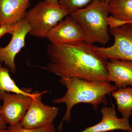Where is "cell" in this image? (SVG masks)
I'll use <instances>...</instances> for the list:
<instances>
[{"instance_id": "6da1fadb", "label": "cell", "mask_w": 132, "mask_h": 132, "mask_svg": "<svg viewBox=\"0 0 132 132\" xmlns=\"http://www.w3.org/2000/svg\"><path fill=\"white\" fill-rule=\"evenodd\" d=\"M47 53L50 60L47 69L61 78L108 82L107 60L92 44L85 42L61 45L50 43Z\"/></svg>"}, {"instance_id": "7a4b0ae2", "label": "cell", "mask_w": 132, "mask_h": 132, "mask_svg": "<svg viewBox=\"0 0 132 132\" xmlns=\"http://www.w3.org/2000/svg\"><path fill=\"white\" fill-rule=\"evenodd\" d=\"M60 82L67 88V92L63 97L52 101L54 104H65L67 107L65 113L58 128L60 130H61L64 121L70 122L71 110L75 105L80 103L90 104L97 111L99 105H107V95L118 88L109 82L92 81L77 78H61Z\"/></svg>"}, {"instance_id": "3957f363", "label": "cell", "mask_w": 132, "mask_h": 132, "mask_svg": "<svg viewBox=\"0 0 132 132\" xmlns=\"http://www.w3.org/2000/svg\"><path fill=\"white\" fill-rule=\"evenodd\" d=\"M109 13L108 3L102 0H93L86 6L70 15L81 28L86 42L104 45L110 39L107 21Z\"/></svg>"}, {"instance_id": "277c9868", "label": "cell", "mask_w": 132, "mask_h": 132, "mask_svg": "<svg viewBox=\"0 0 132 132\" xmlns=\"http://www.w3.org/2000/svg\"><path fill=\"white\" fill-rule=\"evenodd\" d=\"M68 15L60 4L40 2L27 12L25 19L30 27L29 34L36 38H47L50 30Z\"/></svg>"}, {"instance_id": "5b68a950", "label": "cell", "mask_w": 132, "mask_h": 132, "mask_svg": "<svg viewBox=\"0 0 132 132\" xmlns=\"http://www.w3.org/2000/svg\"><path fill=\"white\" fill-rule=\"evenodd\" d=\"M109 31L114 39L109 47L94 46L95 50L106 60H119L132 61V23L113 29Z\"/></svg>"}, {"instance_id": "8992f818", "label": "cell", "mask_w": 132, "mask_h": 132, "mask_svg": "<svg viewBox=\"0 0 132 132\" xmlns=\"http://www.w3.org/2000/svg\"><path fill=\"white\" fill-rule=\"evenodd\" d=\"M47 92L45 91L42 93H34L30 106L24 118L20 122L22 127L27 128H36L53 124L59 113V109L43 103L42 94Z\"/></svg>"}, {"instance_id": "52a82bcc", "label": "cell", "mask_w": 132, "mask_h": 132, "mask_svg": "<svg viewBox=\"0 0 132 132\" xmlns=\"http://www.w3.org/2000/svg\"><path fill=\"white\" fill-rule=\"evenodd\" d=\"M34 94V93L29 94L12 93L4 94L0 112L7 124L13 126L22 120L30 106Z\"/></svg>"}, {"instance_id": "ba28073f", "label": "cell", "mask_w": 132, "mask_h": 132, "mask_svg": "<svg viewBox=\"0 0 132 132\" xmlns=\"http://www.w3.org/2000/svg\"><path fill=\"white\" fill-rule=\"evenodd\" d=\"M30 30L26 19L21 20L10 34L12 36L9 43L5 47H0V62L4 63L13 74L16 72L15 57L25 46L26 37Z\"/></svg>"}, {"instance_id": "9c48e42d", "label": "cell", "mask_w": 132, "mask_h": 132, "mask_svg": "<svg viewBox=\"0 0 132 132\" xmlns=\"http://www.w3.org/2000/svg\"><path fill=\"white\" fill-rule=\"evenodd\" d=\"M46 38L54 45L75 44L86 40L81 28L70 15L53 28Z\"/></svg>"}, {"instance_id": "30bf717a", "label": "cell", "mask_w": 132, "mask_h": 132, "mask_svg": "<svg viewBox=\"0 0 132 132\" xmlns=\"http://www.w3.org/2000/svg\"><path fill=\"white\" fill-rule=\"evenodd\" d=\"M101 120L96 125L86 128L80 132H106L116 130L127 131L132 130L129 119L117 117L113 107L104 106L101 109Z\"/></svg>"}, {"instance_id": "8fae6325", "label": "cell", "mask_w": 132, "mask_h": 132, "mask_svg": "<svg viewBox=\"0 0 132 132\" xmlns=\"http://www.w3.org/2000/svg\"><path fill=\"white\" fill-rule=\"evenodd\" d=\"M30 0H0V26L11 25L26 18Z\"/></svg>"}, {"instance_id": "7c38bea8", "label": "cell", "mask_w": 132, "mask_h": 132, "mask_svg": "<svg viewBox=\"0 0 132 132\" xmlns=\"http://www.w3.org/2000/svg\"><path fill=\"white\" fill-rule=\"evenodd\" d=\"M108 82H113L118 88L132 87V61L110 60L106 63Z\"/></svg>"}, {"instance_id": "4fadbf2b", "label": "cell", "mask_w": 132, "mask_h": 132, "mask_svg": "<svg viewBox=\"0 0 132 132\" xmlns=\"http://www.w3.org/2000/svg\"><path fill=\"white\" fill-rule=\"evenodd\" d=\"M111 95L123 118L129 119L132 115V87L118 88Z\"/></svg>"}, {"instance_id": "5bb4252c", "label": "cell", "mask_w": 132, "mask_h": 132, "mask_svg": "<svg viewBox=\"0 0 132 132\" xmlns=\"http://www.w3.org/2000/svg\"><path fill=\"white\" fill-rule=\"evenodd\" d=\"M108 5L112 16L127 24L132 23V0H111Z\"/></svg>"}, {"instance_id": "9a60e30c", "label": "cell", "mask_w": 132, "mask_h": 132, "mask_svg": "<svg viewBox=\"0 0 132 132\" xmlns=\"http://www.w3.org/2000/svg\"><path fill=\"white\" fill-rule=\"evenodd\" d=\"M10 71L6 67L0 64V101L6 93H16L26 94L32 93L31 88H20L16 85L10 74Z\"/></svg>"}, {"instance_id": "2e32d148", "label": "cell", "mask_w": 132, "mask_h": 132, "mask_svg": "<svg viewBox=\"0 0 132 132\" xmlns=\"http://www.w3.org/2000/svg\"><path fill=\"white\" fill-rule=\"evenodd\" d=\"M93 0H58L62 7L70 15L72 13L85 7Z\"/></svg>"}, {"instance_id": "e0dca14e", "label": "cell", "mask_w": 132, "mask_h": 132, "mask_svg": "<svg viewBox=\"0 0 132 132\" xmlns=\"http://www.w3.org/2000/svg\"><path fill=\"white\" fill-rule=\"evenodd\" d=\"M9 132H55L56 128L53 124L45 127L36 128H27L22 127L20 123L7 128Z\"/></svg>"}, {"instance_id": "ac0fdd59", "label": "cell", "mask_w": 132, "mask_h": 132, "mask_svg": "<svg viewBox=\"0 0 132 132\" xmlns=\"http://www.w3.org/2000/svg\"><path fill=\"white\" fill-rule=\"evenodd\" d=\"M108 24L109 29H113L127 24V22L122 21L112 16H109L107 20Z\"/></svg>"}, {"instance_id": "d6986e66", "label": "cell", "mask_w": 132, "mask_h": 132, "mask_svg": "<svg viewBox=\"0 0 132 132\" xmlns=\"http://www.w3.org/2000/svg\"><path fill=\"white\" fill-rule=\"evenodd\" d=\"M17 22L11 25H5L0 26V38L7 34H11V32L16 28Z\"/></svg>"}, {"instance_id": "ffe728a7", "label": "cell", "mask_w": 132, "mask_h": 132, "mask_svg": "<svg viewBox=\"0 0 132 132\" xmlns=\"http://www.w3.org/2000/svg\"><path fill=\"white\" fill-rule=\"evenodd\" d=\"M0 109H1V106H0ZM7 124L4 120L0 112V131L7 129Z\"/></svg>"}, {"instance_id": "44dd1931", "label": "cell", "mask_w": 132, "mask_h": 132, "mask_svg": "<svg viewBox=\"0 0 132 132\" xmlns=\"http://www.w3.org/2000/svg\"><path fill=\"white\" fill-rule=\"evenodd\" d=\"M46 1L54 5H59V1L58 0H45Z\"/></svg>"}, {"instance_id": "7402d4cb", "label": "cell", "mask_w": 132, "mask_h": 132, "mask_svg": "<svg viewBox=\"0 0 132 132\" xmlns=\"http://www.w3.org/2000/svg\"><path fill=\"white\" fill-rule=\"evenodd\" d=\"M0 132H9V130H8L7 128L6 129H5V130H1Z\"/></svg>"}, {"instance_id": "603a6c76", "label": "cell", "mask_w": 132, "mask_h": 132, "mask_svg": "<svg viewBox=\"0 0 132 132\" xmlns=\"http://www.w3.org/2000/svg\"><path fill=\"white\" fill-rule=\"evenodd\" d=\"M102 1H103L107 3H109L111 0H102Z\"/></svg>"}, {"instance_id": "cb8c5ba5", "label": "cell", "mask_w": 132, "mask_h": 132, "mask_svg": "<svg viewBox=\"0 0 132 132\" xmlns=\"http://www.w3.org/2000/svg\"><path fill=\"white\" fill-rule=\"evenodd\" d=\"M130 132H132V130Z\"/></svg>"}, {"instance_id": "d4e9b609", "label": "cell", "mask_w": 132, "mask_h": 132, "mask_svg": "<svg viewBox=\"0 0 132 132\" xmlns=\"http://www.w3.org/2000/svg\"></svg>"}]
</instances>
